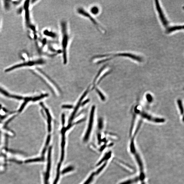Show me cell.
Instances as JSON below:
<instances>
[{
	"mask_svg": "<svg viewBox=\"0 0 184 184\" xmlns=\"http://www.w3.org/2000/svg\"><path fill=\"white\" fill-rule=\"evenodd\" d=\"M2 4L4 9L6 11H9L14 6L11 1H2Z\"/></svg>",
	"mask_w": 184,
	"mask_h": 184,
	"instance_id": "cell-8",
	"label": "cell"
},
{
	"mask_svg": "<svg viewBox=\"0 0 184 184\" xmlns=\"http://www.w3.org/2000/svg\"><path fill=\"white\" fill-rule=\"evenodd\" d=\"M155 4L156 9L157 10L159 17L160 19L161 22L165 29V32L167 34L171 33V32L176 30H181L183 29V26H170L168 20L167 19L158 1H155Z\"/></svg>",
	"mask_w": 184,
	"mask_h": 184,
	"instance_id": "cell-2",
	"label": "cell"
},
{
	"mask_svg": "<svg viewBox=\"0 0 184 184\" xmlns=\"http://www.w3.org/2000/svg\"><path fill=\"white\" fill-rule=\"evenodd\" d=\"M177 103H178V106H179V108L181 113L182 114H183V108L182 104V101L181 100H178L177 101Z\"/></svg>",
	"mask_w": 184,
	"mask_h": 184,
	"instance_id": "cell-18",
	"label": "cell"
},
{
	"mask_svg": "<svg viewBox=\"0 0 184 184\" xmlns=\"http://www.w3.org/2000/svg\"><path fill=\"white\" fill-rule=\"evenodd\" d=\"M62 132V137L61 142V155L60 157V162L61 163H62L64 160V156H65V134L64 132Z\"/></svg>",
	"mask_w": 184,
	"mask_h": 184,
	"instance_id": "cell-6",
	"label": "cell"
},
{
	"mask_svg": "<svg viewBox=\"0 0 184 184\" xmlns=\"http://www.w3.org/2000/svg\"><path fill=\"white\" fill-rule=\"evenodd\" d=\"M95 108V106H92V109H91V113H90V120H89L88 128L87 131L85 135L84 138V141L85 142H87L88 140L89 136H90V133H91V130H92Z\"/></svg>",
	"mask_w": 184,
	"mask_h": 184,
	"instance_id": "cell-5",
	"label": "cell"
},
{
	"mask_svg": "<svg viewBox=\"0 0 184 184\" xmlns=\"http://www.w3.org/2000/svg\"><path fill=\"white\" fill-rule=\"evenodd\" d=\"M75 170V167L72 166H69L66 167V168H64L61 171V174L63 175L68 172H71Z\"/></svg>",
	"mask_w": 184,
	"mask_h": 184,
	"instance_id": "cell-14",
	"label": "cell"
},
{
	"mask_svg": "<svg viewBox=\"0 0 184 184\" xmlns=\"http://www.w3.org/2000/svg\"><path fill=\"white\" fill-rule=\"evenodd\" d=\"M95 175H95V172H92L83 184H90L91 182L93 181L94 176Z\"/></svg>",
	"mask_w": 184,
	"mask_h": 184,
	"instance_id": "cell-15",
	"label": "cell"
},
{
	"mask_svg": "<svg viewBox=\"0 0 184 184\" xmlns=\"http://www.w3.org/2000/svg\"><path fill=\"white\" fill-rule=\"evenodd\" d=\"M111 154L112 153L111 152H109L108 153H107L100 160V161L97 163V166H98L102 163L104 162H106V161L109 159L111 157Z\"/></svg>",
	"mask_w": 184,
	"mask_h": 184,
	"instance_id": "cell-12",
	"label": "cell"
},
{
	"mask_svg": "<svg viewBox=\"0 0 184 184\" xmlns=\"http://www.w3.org/2000/svg\"><path fill=\"white\" fill-rule=\"evenodd\" d=\"M62 39L61 47L62 58L63 64H66L68 62V49L70 40V34L68 31V24L65 21H62L60 23Z\"/></svg>",
	"mask_w": 184,
	"mask_h": 184,
	"instance_id": "cell-1",
	"label": "cell"
},
{
	"mask_svg": "<svg viewBox=\"0 0 184 184\" xmlns=\"http://www.w3.org/2000/svg\"><path fill=\"white\" fill-rule=\"evenodd\" d=\"M72 107L73 106L70 105H63L62 106L63 108L71 109L72 108Z\"/></svg>",
	"mask_w": 184,
	"mask_h": 184,
	"instance_id": "cell-20",
	"label": "cell"
},
{
	"mask_svg": "<svg viewBox=\"0 0 184 184\" xmlns=\"http://www.w3.org/2000/svg\"><path fill=\"white\" fill-rule=\"evenodd\" d=\"M107 163L106 162H105L101 166H100V168H98V170H97V171H96V172H95V175H98V174H100V172H101L102 170L105 167V166H106Z\"/></svg>",
	"mask_w": 184,
	"mask_h": 184,
	"instance_id": "cell-17",
	"label": "cell"
},
{
	"mask_svg": "<svg viewBox=\"0 0 184 184\" xmlns=\"http://www.w3.org/2000/svg\"><path fill=\"white\" fill-rule=\"evenodd\" d=\"M89 100H86V101H85L83 103V104H82V105H84V104H85L86 103L88 102Z\"/></svg>",
	"mask_w": 184,
	"mask_h": 184,
	"instance_id": "cell-22",
	"label": "cell"
},
{
	"mask_svg": "<svg viewBox=\"0 0 184 184\" xmlns=\"http://www.w3.org/2000/svg\"><path fill=\"white\" fill-rule=\"evenodd\" d=\"M52 148H50L49 152L48 155V166H47V179L50 176V172L51 168V155Z\"/></svg>",
	"mask_w": 184,
	"mask_h": 184,
	"instance_id": "cell-9",
	"label": "cell"
},
{
	"mask_svg": "<svg viewBox=\"0 0 184 184\" xmlns=\"http://www.w3.org/2000/svg\"><path fill=\"white\" fill-rule=\"evenodd\" d=\"M77 12L80 15L84 16L87 19H89L90 21L92 22V23L94 24L95 26L97 28V29L99 31L103 32L104 31L103 28L100 25V24L98 23L97 20H95L94 17L90 13L88 12L87 11L85 10L83 8L80 7L77 9Z\"/></svg>",
	"mask_w": 184,
	"mask_h": 184,
	"instance_id": "cell-4",
	"label": "cell"
},
{
	"mask_svg": "<svg viewBox=\"0 0 184 184\" xmlns=\"http://www.w3.org/2000/svg\"><path fill=\"white\" fill-rule=\"evenodd\" d=\"M88 90L87 89L86 91L84 92V94H83V96H82L81 98L80 99L79 101V102H78V104H77V106L76 107V108L75 109V110H74L73 112L72 113V115L71 116V118L70 119V122H71L73 120V119L74 118V116H75V115L76 114V113H77V111L78 109V108L79 107L83 99L85 97V96H86V94H87L88 92Z\"/></svg>",
	"mask_w": 184,
	"mask_h": 184,
	"instance_id": "cell-7",
	"label": "cell"
},
{
	"mask_svg": "<svg viewBox=\"0 0 184 184\" xmlns=\"http://www.w3.org/2000/svg\"><path fill=\"white\" fill-rule=\"evenodd\" d=\"M97 92H98V93H99V95H100V97H101V98L102 100H105V98L104 97V96H103V95L101 93V92H100L99 90H98V89H97Z\"/></svg>",
	"mask_w": 184,
	"mask_h": 184,
	"instance_id": "cell-19",
	"label": "cell"
},
{
	"mask_svg": "<svg viewBox=\"0 0 184 184\" xmlns=\"http://www.w3.org/2000/svg\"><path fill=\"white\" fill-rule=\"evenodd\" d=\"M99 11V8L96 6H93L90 9V12L91 14L94 15L98 14L100 11Z\"/></svg>",
	"mask_w": 184,
	"mask_h": 184,
	"instance_id": "cell-16",
	"label": "cell"
},
{
	"mask_svg": "<svg viewBox=\"0 0 184 184\" xmlns=\"http://www.w3.org/2000/svg\"><path fill=\"white\" fill-rule=\"evenodd\" d=\"M1 25H2L1 19V18H0V29H1Z\"/></svg>",
	"mask_w": 184,
	"mask_h": 184,
	"instance_id": "cell-23",
	"label": "cell"
},
{
	"mask_svg": "<svg viewBox=\"0 0 184 184\" xmlns=\"http://www.w3.org/2000/svg\"><path fill=\"white\" fill-rule=\"evenodd\" d=\"M43 33L46 36L52 38H55L56 36L55 33L53 32L51 30L48 29L44 30L43 31Z\"/></svg>",
	"mask_w": 184,
	"mask_h": 184,
	"instance_id": "cell-13",
	"label": "cell"
},
{
	"mask_svg": "<svg viewBox=\"0 0 184 184\" xmlns=\"http://www.w3.org/2000/svg\"><path fill=\"white\" fill-rule=\"evenodd\" d=\"M62 125H64V124H65V119H64V114H62Z\"/></svg>",
	"mask_w": 184,
	"mask_h": 184,
	"instance_id": "cell-21",
	"label": "cell"
},
{
	"mask_svg": "<svg viewBox=\"0 0 184 184\" xmlns=\"http://www.w3.org/2000/svg\"><path fill=\"white\" fill-rule=\"evenodd\" d=\"M61 165V163L60 162L57 165V168L56 176L53 184H57L59 180L61 173L60 168Z\"/></svg>",
	"mask_w": 184,
	"mask_h": 184,
	"instance_id": "cell-10",
	"label": "cell"
},
{
	"mask_svg": "<svg viewBox=\"0 0 184 184\" xmlns=\"http://www.w3.org/2000/svg\"><path fill=\"white\" fill-rule=\"evenodd\" d=\"M46 63V61L43 58H36L29 59L28 60L24 61L23 62L18 63L9 66L5 70L6 72H11L16 69L24 67H33L35 66L43 65Z\"/></svg>",
	"mask_w": 184,
	"mask_h": 184,
	"instance_id": "cell-3",
	"label": "cell"
},
{
	"mask_svg": "<svg viewBox=\"0 0 184 184\" xmlns=\"http://www.w3.org/2000/svg\"><path fill=\"white\" fill-rule=\"evenodd\" d=\"M41 106L43 107V108L44 109L45 111H46V114H47V118H48V130H49V132L51 131V116L50 115V113H49V111L47 109V108L44 107V106L43 105V104L41 103Z\"/></svg>",
	"mask_w": 184,
	"mask_h": 184,
	"instance_id": "cell-11",
	"label": "cell"
}]
</instances>
